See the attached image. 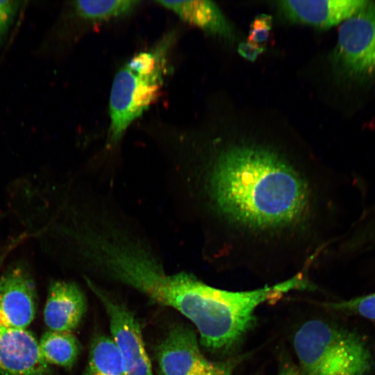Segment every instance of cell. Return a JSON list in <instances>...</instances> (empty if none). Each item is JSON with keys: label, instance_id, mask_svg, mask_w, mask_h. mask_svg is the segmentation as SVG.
Instances as JSON below:
<instances>
[{"label": "cell", "instance_id": "ffe728a7", "mask_svg": "<svg viewBox=\"0 0 375 375\" xmlns=\"http://www.w3.org/2000/svg\"><path fill=\"white\" fill-rule=\"evenodd\" d=\"M278 375H303L300 369L292 364H286L280 370Z\"/></svg>", "mask_w": 375, "mask_h": 375}, {"label": "cell", "instance_id": "8992f818", "mask_svg": "<svg viewBox=\"0 0 375 375\" xmlns=\"http://www.w3.org/2000/svg\"><path fill=\"white\" fill-rule=\"evenodd\" d=\"M26 236L20 235L0 247V271L9 253ZM0 375H54L42 358L38 341L26 329L10 328L0 322Z\"/></svg>", "mask_w": 375, "mask_h": 375}, {"label": "cell", "instance_id": "277c9868", "mask_svg": "<svg viewBox=\"0 0 375 375\" xmlns=\"http://www.w3.org/2000/svg\"><path fill=\"white\" fill-rule=\"evenodd\" d=\"M333 61L345 78L361 83L375 79V1L342 22Z\"/></svg>", "mask_w": 375, "mask_h": 375}, {"label": "cell", "instance_id": "2e32d148", "mask_svg": "<svg viewBox=\"0 0 375 375\" xmlns=\"http://www.w3.org/2000/svg\"><path fill=\"white\" fill-rule=\"evenodd\" d=\"M272 28V17L269 15L260 14L255 17L250 25L248 41L262 44L269 40Z\"/></svg>", "mask_w": 375, "mask_h": 375}, {"label": "cell", "instance_id": "ba28073f", "mask_svg": "<svg viewBox=\"0 0 375 375\" xmlns=\"http://www.w3.org/2000/svg\"><path fill=\"white\" fill-rule=\"evenodd\" d=\"M157 361L160 375H188L209 362L194 331L183 324L169 331L158 348Z\"/></svg>", "mask_w": 375, "mask_h": 375}, {"label": "cell", "instance_id": "d6986e66", "mask_svg": "<svg viewBox=\"0 0 375 375\" xmlns=\"http://www.w3.org/2000/svg\"><path fill=\"white\" fill-rule=\"evenodd\" d=\"M265 49L263 45L247 41L239 44L238 51L246 60L254 61Z\"/></svg>", "mask_w": 375, "mask_h": 375}, {"label": "cell", "instance_id": "e0dca14e", "mask_svg": "<svg viewBox=\"0 0 375 375\" xmlns=\"http://www.w3.org/2000/svg\"><path fill=\"white\" fill-rule=\"evenodd\" d=\"M236 360L225 362L209 361L188 375H231Z\"/></svg>", "mask_w": 375, "mask_h": 375}, {"label": "cell", "instance_id": "9a60e30c", "mask_svg": "<svg viewBox=\"0 0 375 375\" xmlns=\"http://www.w3.org/2000/svg\"><path fill=\"white\" fill-rule=\"evenodd\" d=\"M323 305L332 310L355 313L375 320V292L347 301L329 302Z\"/></svg>", "mask_w": 375, "mask_h": 375}, {"label": "cell", "instance_id": "8fae6325", "mask_svg": "<svg viewBox=\"0 0 375 375\" xmlns=\"http://www.w3.org/2000/svg\"><path fill=\"white\" fill-rule=\"evenodd\" d=\"M162 6L173 11L183 21L194 25L208 33L228 38L232 28L222 10L212 1H158Z\"/></svg>", "mask_w": 375, "mask_h": 375}, {"label": "cell", "instance_id": "3957f363", "mask_svg": "<svg viewBox=\"0 0 375 375\" xmlns=\"http://www.w3.org/2000/svg\"><path fill=\"white\" fill-rule=\"evenodd\" d=\"M167 44L134 56L116 74L110 95V144L120 140L130 124L158 98L166 72Z\"/></svg>", "mask_w": 375, "mask_h": 375}, {"label": "cell", "instance_id": "4fadbf2b", "mask_svg": "<svg viewBox=\"0 0 375 375\" xmlns=\"http://www.w3.org/2000/svg\"><path fill=\"white\" fill-rule=\"evenodd\" d=\"M83 375H127L112 338L97 335L92 339Z\"/></svg>", "mask_w": 375, "mask_h": 375}, {"label": "cell", "instance_id": "30bf717a", "mask_svg": "<svg viewBox=\"0 0 375 375\" xmlns=\"http://www.w3.org/2000/svg\"><path fill=\"white\" fill-rule=\"evenodd\" d=\"M365 0L280 1L281 14L293 22L330 28L344 22L362 8Z\"/></svg>", "mask_w": 375, "mask_h": 375}, {"label": "cell", "instance_id": "52a82bcc", "mask_svg": "<svg viewBox=\"0 0 375 375\" xmlns=\"http://www.w3.org/2000/svg\"><path fill=\"white\" fill-rule=\"evenodd\" d=\"M38 307L35 282L28 264L14 261L0 272V322L17 329H26Z\"/></svg>", "mask_w": 375, "mask_h": 375}, {"label": "cell", "instance_id": "ac0fdd59", "mask_svg": "<svg viewBox=\"0 0 375 375\" xmlns=\"http://www.w3.org/2000/svg\"><path fill=\"white\" fill-rule=\"evenodd\" d=\"M17 2L0 1V39L6 33L17 10Z\"/></svg>", "mask_w": 375, "mask_h": 375}, {"label": "cell", "instance_id": "9c48e42d", "mask_svg": "<svg viewBox=\"0 0 375 375\" xmlns=\"http://www.w3.org/2000/svg\"><path fill=\"white\" fill-rule=\"evenodd\" d=\"M86 310L85 296L76 283H51L43 310L44 323L50 331L72 333L81 323Z\"/></svg>", "mask_w": 375, "mask_h": 375}, {"label": "cell", "instance_id": "5b68a950", "mask_svg": "<svg viewBox=\"0 0 375 375\" xmlns=\"http://www.w3.org/2000/svg\"><path fill=\"white\" fill-rule=\"evenodd\" d=\"M90 288L104 307L113 340L127 375H153L138 319L124 305L113 299L86 278Z\"/></svg>", "mask_w": 375, "mask_h": 375}, {"label": "cell", "instance_id": "6da1fadb", "mask_svg": "<svg viewBox=\"0 0 375 375\" xmlns=\"http://www.w3.org/2000/svg\"><path fill=\"white\" fill-rule=\"evenodd\" d=\"M215 150L203 188L222 256L253 261L294 250L312 260L319 194L311 169L253 140L224 142Z\"/></svg>", "mask_w": 375, "mask_h": 375}, {"label": "cell", "instance_id": "7c38bea8", "mask_svg": "<svg viewBox=\"0 0 375 375\" xmlns=\"http://www.w3.org/2000/svg\"><path fill=\"white\" fill-rule=\"evenodd\" d=\"M39 350L44 360L67 369L76 362L81 352L78 340L72 333L47 331L38 341Z\"/></svg>", "mask_w": 375, "mask_h": 375}, {"label": "cell", "instance_id": "7a4b0ae2", "mask_svg": "<svg viewBox=\"0 0 375 375\" xmlns=\"http://www.w3.org/2000/svg\"><path fill=\"white\" fill-rule=\"evenodd\" d=\"M293 344L303 375H365L373 365L359 334L322 320L302 324Z\"/></svg>", "mask_w": 375, "mask_h": 375}, {"label": "cell", "instance_id": "5bb4252c", "mask_svg": "<svg viewBox=\"0 0 375 375\" xmlns=\"http://www.w3.org/2000/svg\"><path fill=\"white\" fill-rule=\"evenodd\" d=\"M140 1L129 0L76 1L77 14L89 20L103 21L126 15L135 10Z\"/></svg>", "mask_w": 375, "mask_h": 375}]
</instances>
